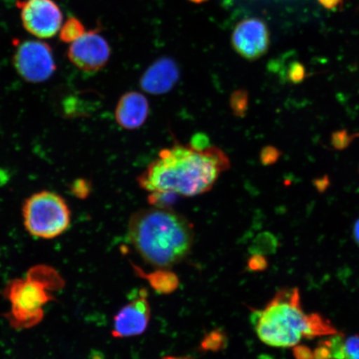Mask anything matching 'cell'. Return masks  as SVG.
I'll use <instances>...</instances> for the list:
<instances>
[{"mask_svg":"<svg viewBox=\"0 0 359 359\" xmlns=\"http://www.w3.org/2000/svg\"><path fill=\"white\" fill-rule=\"evenodd\" d=\"M149 114V103L143 94L128 92L123 94L116 104L115 118L121 128L135 130L145 123Z\"/></svg>","mask_w":359,"mask_h":359,"instance_id":"cell-12","label":"cell"},{"mask_svg":"<svg viewBox=\"0 0 359 359\" xmlns=\"http://www.w3.org/2000/svg\"><path fill=\"white\" fill-rule=\"evenodd\" d=\"M150 318L147 292L142 289L136 297L116 314L111 335L116 339H123L142 334L147 329Z\"/></svg>","mask_w":359,"mask_h":359,"instance_id":"cell-9","label":"cell"},{"mask_svg":"<svg viewBox=\"0 0 359 359\" xmlns=\"http://www.w3.org/2000/svg\"><path fill=\"white\" fill-rule=\"evenodd\" d=\"M353 238L354 240L357 242V244L359 245V219L354 224L353 226Z\"/></svg>","mask_w":359,"mask_h":359,"instance_id":"cell-28","label":"cell"},{"mask_svg":"<svg viewBox=\"0 0 359 359\" xmlns=\"http://www.w3.org/2000/svg\"><path fill=\"white\" fill-rule=\"evenodd\" d=\"M269 44L268 29L262 20H245L240 22L233 31V48L247 60H257L266 55Z\"/></svg>","mask_w":359,"mask_h":359,"instance_id":"cell-10","label":"cell"},{"mask_svg":"<svg viewBox=\"0 0 359 359\" xmlns=\"http://www.w3.org/2000/svg\"><path fill=\"white\" fill-rule=\"evenodd\" d=\"M91 191V185L85 180H79L73 186V192L79 198H86Z\"/></svg>","mask_w":359,"mask_h":359,"instance_id":"cell-24","label":"cell"},{"mask_svg":"<svg viewBox=\"0 0 359 359\" xmlns=\"http://www.w3.org/2000/svg\"><path fill=\"white\" fill-rule=\"evenodd\" d=\"M268 262L264 255L253 254L248 260V268L251 271L260 272L266 271Z\"/></svg>","mask_w":359,"mask_h":359,"instance_id":"cell-23","label":"cell"},{"mask_svg":"<svg viewBox=\"0 0 359 359\" xmlns=\"http://www.w3.org/2000/svg\"><path fill=\"white\" fill-rule=\"evenodd\" d=\"M286 80L292 84H299L306 79V69L302 62L294 61L290 62L286 70Z\"/></svg>","mask_w":359,"mask_h":359,"instance_id":"cell-21","label":"cell"},{"mask_svg":"<svg viewBox=\"0 0 359 359\" xmlns=\"http://www.w3.org/2000/svg\"><path fill=\"white\" fill-rule=\"evenodd\" d=\"M91 359H104L102 354L100 352L93 353Z\"/></svg>","mask_w":359,"mask_h":359,"instance_id":"cell-29","label":"cell"},{"mask_svg":"<svg viewBox=\"0 0 359 359\" xmlns=\"http://www.w3.org/2000/svg\"><path fill=\"white\" fill-rule=\"evenodd\" d=\"M62 281L55 269L38 266L25 278L8 283L4 294L11 304L7 314L11 325L17 330L39 325L43 318L44 307L55 299L51 291L60 288Z\"/></svg>","mask_w":359,"mask_h":359,"instance_id":"cell-4","label":"cell"},{"mask_svg":"<svg viewBox=\"0 0 359 359\" xmlns=\"http://www.w3.org/2000/svg\"><path fill=\"white\" fill-rule=\"evenodd\" d=\"M22 26L39 39H51L60 30L62 13L55 0H19Z\"/></svg>","mask_w":359,"mask_h":359,"instance_id":"cell-7","label":"cell"},{"mask_svg":"<svg viewBox=\"0 0 359 359\" xmlns=\"http://www.w3.org/2000/svg\"><path fill=\"white\" fill-rule=\"evenodd\" d=\"M313 182L314 187L320 193L325 192L330 186V178L327 175L321 178L313 180Z\"/></svg>","mask_w":359,"mask_h":359,"instance_id":"cell-26","label":"cell"},{"mask_svg":"<svg viewBox=\"0 0 359 359\" xmlns=\"http://www.w3.org/2000/svg\"><path fill=\"white\" fill-rule=\"evenodd\" d=\"M67 55L72 64L79 69L95 73L107 65L111 48L100 31L91 30L72 43Z\"/></svg>","mask_w":359,"mask_h":359,"instance_id":"cell-8","label":"cell"},{"mask_svg":"<svg viewBox=\"0 0 359 359\" xmlns=\"http://www.w3.org/2000/svg\"><path fill=\"white\" fill-rule=\"evenodd\" d=\"M325 341L330 348V359H359L358 335L344 338L336 334Z\"/></svg>","mask_w":359,"mask_h":359,"instance_id":"cell-14","label":"cell"},{"mask_svg":"<svg viewBox=\"0 0 359 359\" xmlns=\"http://www.w3.org/2000/svg\"><path fill=\"white\" fill-rule=\"evenodd\" d=\"M277 239L271 233L264 232L258 236L253 244L254 254L266 255L275 251Z\"/></svg>","mask_w":359,"mask_h":359,"instance_id":"cell-17","label":"cell"},{"mask_svg":"<svg viewBox=\"0 0 359 359\" xmlns=\"http://www.w3.org/2000/svg\"><path fill=\"white\" fill-rule=\"evenodd\" d=\"M85 31L84 25L77 18L72 16L67 19L60 28V38L62 42L72 43L83 36Z\"/></svg>","mask_w":359,"mask_h":359,"instance_id":"cell-15","label":"cell"},{"mask_svg":"<svg viewBox=\"0 0 359 359\" xmlns=\"http://www.w3.org/2000/svg\"><path fill=\"white\" fill-rule=\"evenodd\" d=\"M193 1L197 2V3H202L205 1V0H193Z\"/></svg>","mask_w":359,"mask_h":359,"instance_id":"cell-31","label":"cell"},{"mask_svg":"<svg viewBox=\"0 0 359 359\" xmlns=\"http://www.w3.org/2000/svg\"><path fill=\"white\" fill-rule=\"evenodd\" d=\"M129 241L148 264L168 269L190 253L194 241V226L172 208L137 210L128 222Z\"/></svg>","mask_w":359,"mask_h":359,"instance_id":"cell-2","label":"cell"},{"mask_svg":"<svg viewBox=\"0 0 359 359\" xmlns=\"http://www.w3.org/2000/svg\"><path fill=\"white\" fill-rule=\"evenodd\" d=\"M163 359H193L191 358H182V357H173V356H168L163 358Z\"/></svg>","mask_w":359,"mask_h":359,"instance_id":"cell-30","label":"cell"},{"mask_svg":"<svg viewBox=\"0 0 359 359\" xmlns=\"http://www.w3.org/2000/svg\"><path fill=\"white\" fill-rule=\"evenodd\" d=\"M318 2L327 10H335L342 6L343 0H318Z\"/></svg>","mask_w":359,"mask_h":359,"instance_id":"cell-27","label":"cell"},{"mask_svg":"<svg viewBox=\"0 0 359 359\" xmlns=\"http://www.w3.org/2000/svg\"><path fill=\"white\" fill-rule=\"evenodd\" d=\"M180 69L176 62L168 57H161L143 74L140 86L143 91L152 95L168 93L177 83Z\"/></svg>","mask_w":359,"mask_h":359,"instance_id":"cell-11","label":"cell"},{"mask_svg":"<svg viewBox=\"0 0 359 359\" xmlns=\"http://www.w3.org/2000/svg\"><path fill=\"white\" fill-rule=\"evenodd\" d=\"M356 137H359V133L350 135L347 130H338L331 135V144L334 149L343 151L346 149Z\"/></svg>","mask_w":359,"mask_h":359,"instance_id":"cell-19","label":"cell"},{"mask_svg":"<svg viewBox=\"0 0 359 359\" xmlns=\"http://www.w3.org/2000/svg\"><path fill=\"white\" fill-rule=\"evenodd\" d=\"M177 195L170 192H151L148 196V202L154 208H170Z\"/></svg>","mask_w":359,"mask_h":359,"instance_id":"cell-20","label":"cell"},{"mask_svg":"<svg viewBox=\"0 0 359 359\" xmlns=\"http://www.w3.org/2000/svg\"><path fill=\"white\" fill-rule=\"evenodd\" d=\"M251 320L259 339L275 348L294 347L303 339L338 334L321 314L304 313L297 288L277 292L266 307L253 311Z\"/></svg>","mask_w":359,"mask_h":359,"instance_id":"cell-3","label":"cell"},{"mask_svg":"<svg viewBox=\"0 0 359 359\" xmlns=\"http://www.w3.org/2000/svg\"><path fill=\"white\" fill-rule=\"evenodd\" d=\"M230 168V158L218 147L176 144L161 150L137 177V182L148 193L193 197L212 190L222 174Z\"/></svg>","mask_w":359,"mask_h":359,"instance_id":"cell-1","label":"cell"},{"mask_svg":"<svg viewBox=\"0 0 359 359\" xmlns=\"http://www.w3.org/2000/svg\"><path fill=\"white\" fill-rule=\"evenodd\" d=\"M227 337L223 331L215 330L205 334L201 343V349L206 352H219L226 347Z\"/></svg>","mask_w":359,"mask_h":359,"instance_id":"cell-16","label":"cell"},{"mask_svg":"<svg viewBox=\"0 0 359 359\" xmlns=\"http://www.w3.org/2000/svg\"><path fill=\"white\" fill-rule=\"evenodd\" d=\"M230 103L233 114L238 116H244L248 109V93L245 90H238L233 93Z\"/></svg>","mask_w":359,"mask_h":359,"instance_id":"cell-18","label":"cell"},{"mask_svg":"<svg viewBox=\"0 0 359 359\" xmlns=\"http://www.w3.org/2000/svg\"><path fill=\"white\" fill-rule=\"evenodd\" d=\"M13 65L27 82L39 83L50 79L56 70L52 48L40 40L21 42L13 53Z\"/></svg>","mask_w":359,"mask_h":359,"instance_id":"cell-6","label":"cell"},{"mask_svg":"<svg viewBox=\"0 0 359 359\" xmlns=\"http://www.w3.org/2000/svg\"><path fill=\"white\" fill-rule=\"evenodd\" d=\"M294 347V355L296 359H314L313 352L309 348L304 345H300V346L296 345Z\"/></svg>","mask_w":359,"mask_h":359,"instance_id":"cell-25","label":"cell"},{"mask_svg":"<svg viewBox=\"0 0 359 359\" xmlns=\"http://www.w3.org/2000/svg\"><path fill=\"white\" fill-rule=\"evenodd\" d=\"M133 264L135 273L149 283L150 286L156 293L170 294L179 288L180 280L176 273L167 269H158L154 272L147 273L141 268Z\"/></svg>","mask_w":359,"mask_h":359,"instance_id":"cell-13","label":"cell"},{"mask_svg":"<svg viewBox=\"0 0 359 359\" xmlns=\"http://www.w3.org/2000/svg\"><path fill=\"white\" fill-rule=\"evenodd\" d=\"M281 155L282 152L277 147L273 146L264 147L260 151V163L266 167H269V165L276 164L280 160Z\"/></svg>","mask_w":359,"mask_h":359,"instance_id":"cell-22","label":"cell"},{"mask_svg":"<svg viewBox=\"0 0 359 359\" xmlns=\"http://www.w3.org/2000/svg\"><path fill=\"white\" fill-rule=\"evenodd\" d=\"M22 212L26 231L40 239H55L70 226L69 206L64 197L55 192L34 193L26 199Z\"/></svg>","mask_w":359,"mask_h":359,"instance_id":"cell-5","label":"cell"}]
</instances>
